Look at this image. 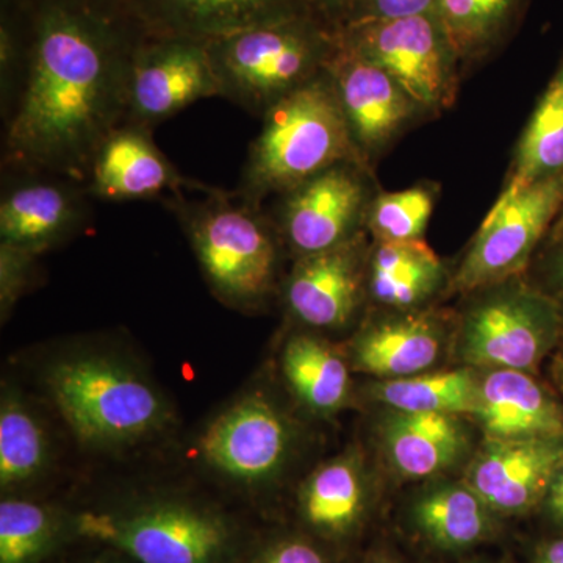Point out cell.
I'll return each mask as SVG.
<instances>
[{
  "label": "cell",
  "instance_id": "6da1fadb",
  "mask_svg": "<svg viewBox=\"0 0 563 563\" xmlns=\"http://www.w3.org/2000/svg\"><path fill=\"white\" fill-rule=\"evenodd\" d=\"M25 66L5 124V163L84 185L128 118L133 55L146 31L122 0H18Z\"/></svg>",
  "mask_w": 563,
  "mask_h": 563
},
{
  "label": "cell",
  "instance_id": "7a4b0ae2",
  "mask_svg": "<svg viewBox=\"0 0 563 563\" xmlns=\"http://www.w3.org/2000/svg\"><path fill=\"white\" fill-rule=\"evenodd\" d=\"M262 120L235 191L251 206L263 207L266 199L292 190L336 163L365 165L328 70L274 103Z\"/></svg>",
  "mask_w": 563,
  "mask_h": 563
},
{
  "label": "cell",
  "instance_id": "3957f363",
  "mask_svg": "<svg viewBox=\"0 0 563 563\" xmlns=\"http://www.w3.org/2000/svg\"><path fill=\"white\" fill-rule=\"evenodd\" d=\"M163 203L176 214L222 302L255 309L273 295L282 242L268 211L220 188H210L201 199L176 192Z\"/></svg>",
  "mask_w": 563,
  "mask_h": 563
},
{
  "label": "cell",
  "instance_id": "277c9868",
  "mask_svg": "<svg viewBox=\"0 0 563 563\" xmlns=\"http://www.w3.org/2000/svg\"><path fill=\"white\" fill-rule=\"evenodd\" d=\"M340 29L312 10L207 41L220 98L263 117L328 68Z\"/></svg>",
  "mask_w": 563,
  "mask_h": 563
},
{
  "label": "cell",
  "instance_id": "5b68a950",
  "mask_svg": "<svg viewBox=\"0 0 563 563\" xmlns=\"http://www.w3.org/2000/svg\"><path fill=\"white\" fill-rule=\"evenodd\" d=\"M47 390L81 443L128 446L161 432L168 404L143 376L103 355H80L55 363Z\"/></svg>",
  "mask_w": 563,
  "mask_h": 563
},
{
  "label": "cell",
  "instance_id": "8992f818",
  "mask_svg": "<svg viewBox=\"0 0 563 563\" xmlns=\"http://www.w3.org/2000/svg\"><path fill=\"white\" fill-rule=\"evenodd\" d=\"M74 531L136 563H231L236 531L218 510L162 499L111 510H87Z\"/></svg>",
  "mask_w": 563,
  "mask_h": 563
},
{
  "label": "cell",
  "instance_id": "52a82bcc",
  "mask_svg": "<svg viewBox=\"0 0 563 563\" xmlns=\"http://www.w3.org/2000/svg\"><path fill=\"white\" fill-rule=\"evenodd\" d=\"M459 321V355L472 368L533 373L563 339L558 303L526 276L474 291Z\"/></svg>",
  "mask_w": 563,
  "mask_h": 563
},
{
  "label": "cell",
  "instance_id": "ba28073f",
  "mask_svg": "<svg viewBox=\"0 0 563 563\" xmlns=\"http://www.w3.org/2000/svg\"><path fill=\"white\" fill-rule=\"evenodd\" d=\"M340 43L390 74L429 118L454 106L461 65L435 13L344 25Z\"/></svg>",
  "mask_w": 563,
  "mask_h": 563
},
{
  "label": "cell",
  "instance_id": "9c48e42d",
  "mask_svg": "<svg viewBox=\"0 0 563 563\" xmlns=\"http://www.w3.org/2000/svg\"><path fill=\"white\" fill-rule=\"evenodd\" d=\"M563 210V176L501 191L463 255L450 290L472 295L525 276Z\"/></svg>",
  "mask_w": 563,
  "mask_h": 563
},
{
  "label": "cell",
  "instance_id": "30bf717a",
  "mask_svg": "<svg viewBox=\"0 0 563 563\" xmlns=\"http://www.w3.org/2000/svg\"><path fill=\"white\" fill-rule=\"evenodd\" d=\"M377 188L373 169L342 162L277 196L269 217L295 258L340 246L365 229Z\"/></svg>",
  "mask_w": 563,
  "mask_h": 563
},
{
  "label": "cell",
  "instance_id": "8fae6325",
  "mask_svg": "<svg viewBox=\"0 0 563 563\" xmlns=\"http://www.w3.org/2000/svg\"><path fill=\"white\" fill-rule=\"evenodd\" d=\"M213 96L220 90L207 41L146 33L133 55L125 121L152 129Z\"/></svg>",
  "mask_w": 563,
  "mask_h": 563
},
{
  "label": "cell",
  "instance_id": "7c38bea8",
  "mask_svg": "<svg viewBox=\"0 0 563 563\" xmlns=\"http://www.w3.org/2000/svg\"><path fill=\"white\" fill-rule=\"evenodd\" d=\"M325 70L355 150L369 169L404 132L429 118L390 74L352 54L342 43Z\"/></svg>",
  "mask_w": 563,
  "mask_h": 563
},
{
  "label": "cell",
  "instance_id": "4fadbf2b",
  "mask_svg": "<svg viewBox=\"0 0 563 563\" xmlns=\"http://www.w3.org/2000/svg\"><path fill=\"white\" fill-rule=\"evenodd\" d=\"M203 461L244 485L269 483L290 457L292 429L261 393L244 396L211 422L201 437Z\"/></svg>",
  "mask_w": 563,
  "mask_h": 563
},
{
  "label": "cell",
  "instance_id": "5bb4252c",
  "mask_svg": "<svg viewBox=\"0 0 563 563\" xmlns=\"http://www.w3.org/2000/svg\"><path fill=\"white\" fill-rule=\"evenodd\" d=\"M369 239L363 229L340 246L295 258L284 285L285 303L295 320L318 331H335L357 317L368 301Z\"/></svg>",
  "mask_w": 563,
  "mask_h": 563
},
{
  "label": "cell",
  "instance_id": "9a60e30c",
  "mask_svg": "<svg viewBox=\"0 0 563 563\" xmlns=\"http://www.w3.org/2000/svg\"><path fill=\"white\" fill-rule=\"evenodd\" d=\"M563 468V437L485 440L465 483L496 515H523L542 506Z\"/></svg>",
  "mask_w": 563,
  "mask_h": 563
},
{
  "label": "cell",
  "instance_id": "2e32d148",
  "mask_svg": "<svg viewBox=\"0 0 563 563\" xmlns=\"http://www.w3.org/2000/svg\"><path fill=\"white\" fill-rule=\"evenodd\" d=\"M0 199V243L40 255L87 222L88 198L77 181L54 174L16 172Z\"/></svg>",
  "mask_w": 563,
  "mask_h": 563
},
{
  "label": "cell",
  "instance_id": "e0dca14e",
  "mask_svg": "<svg viewBox=\"0 0 563 563\" xmlns=\"http://www.w3.org/2000/svg\"><path fill=\"white\" fill-rule=\"evenodd\" d=\"M81 187L90 198L107 202L165 199L185 188L209 190V185L187 179L152 140V129L133 122L102 141Z\"/></svg>",
  "mask_w": 563,
  "mask_h": 563
},
{
  "label": "cell",
  "instance_id": "ac0fdd59",
  "mask_svg": "<svg viewBox=\"0 0 563 563\" xmlns=\"http://www.w3.org/2000/svg\"><path fill=\"white\" fill-rule=\"evenodd\" d=\"M383 312L384 317L366 322L352 342V369L380 380L431 372L446 347L451 314L433 307Z\"/></svg>",
  "mask_w": 563,
  "mask_h": 563
},
{
  "label": "cell",
  "instance_id": "d6986e66",
  "mask_svg": "<svg viewBox=\"0 0 563 563\" xmlns=\"http://www.w3.org/2000/svg\"><path fill=\"white\" fill-rule=\"evenodd\" d=\"M150 35L211 41L317 10L310 0H122ZM318 11V10H317Z\"/></svg>",
  "mask_w": 563,
  "mask_h": 563
},
{
  "label": "cell",
  "instance_id": "ffe728a7",
  "mask_svg": "<svg viewBox=\"0 0 563 563\" xmlns=\"http://www.w3.org/2000/svg\"><path fill=\"white\" fill-rule=\"evenodd\" d=\"M473 417L487 440L563 437V404L531 373L485 372Z\"/></svg>",
  "mask_w": 563,
  "mask_h": 563
},
{
  "label": "cell",
  "instance_id": "44dd1931",
  "mask_svg": "<svg viewBox=\"0 0 563 563\" xmlns=\"http://www.w3.org/2000/svg\"><path fill=\"white\" fill-rule=\"evenodd\" d=\"M451 276L424 240L373 242L366 266V299L379 310L426 309L450 288Z\"/></svg>",
  "mask_w": 563,
  "mask_h": 563
},
{
  "label": "cell",
  "instance_id": "7402d4cb",
  "mask_svg": "<svg viewBox=\"0 0 563 563\" xmlns=\"http://www.w3.org/2000/svg\"><path fill=\"white\" fill-rule=\"evenodd\" d=\"M379 431L388 461L407 479L439 476L468 451V433L454 415L391 410Z\"/></svg>",
  "mask_w": 563,
  "mask_h": 563
},
{
  "label": "cell",
  "instance_id": "603a6c76",
  "mask_svg": "<svg viewBox=\"0 0 563 563\" xmlns=\"http://www.w3.org/2000/svg\"><path fill=\"white\" fill-rule=\"evenodd\" d=\"M366 499V476L361 459L343 454L322 463L307 477L299 493V512L318 536L339 540L361 526Z\"/></svg>",
  "mask_w": 563,
  "mask_h": 563
},
{
  "label": "cell",
  "instance_id": "cb8c5ba5",
  "mask_svg": "<svg viewBox=\"0 0 563 563\" xmlns=\"http://www.w3.org/2000/svg\"><path fill=\"white\" fill-rule=\"evenodd\" d=\"M496 517L465 481L439 485L413 506L417 528L443 550H465L490 539L496 531Z\"/></svg>",
  "mask_w": 563,
  "mask_h": 563
},
{
  "label": "cell",
  "instance_id": "d4e9b609",
  "mask_svg": "<svg viewBox=\"0 0 563 563\" xmlns=\"http://www.w3.org/2000/svg\"><path fill=\"white\" fill-rule=\"evenodd\" d=\"M282 372L296 398L314 413L339 412L350 401V365L320 336H290L282 352Z\"/></svg>",
  "mask_w": 563,
  "mask_h": 563
},
{
  "label": "cell",
  "instance_id": "484cf974",
  "mask_svg": "<svg viewBox=\"0 0 563 563\" xmlns=\"http://www.w3.org/2000/svg\"><path fill=\"white\" fill-rule=\"evenodd\" d=\"M528 0H437L435 14L459 65L484 60L509 38Z\"/></svg>",
  "mask_w": 563,
  "mask_h": 563
},
{
  "label": "cell",
  "instance_id": "4316f807",
  "mask_svg": "<svg viewBox=\"0 0 563 563\" xmlns=\"http://www.w3.org/2000/svg\"><path fill=\"white\" fill-rule=\"evenodd\" d=\"M481 376L472 366L426 372L373 385L376 401L391 410L413 413L474 415L479 399Z\"/></svg>",
  "mask_w": 563,
  "mask_h": 563
},
{
  "label": "cell",
  "instance_id": "83f0119b",
  "mask_svg": "<svg viewBox=\"0 0 563 563\" xmlns=\"http://www.w3.org/2000/svg\"><path fill=\"white\" fill-rule=\"evenodd\" d=\"M563 176V63L526 125L503 191Z\"/></svg>",
  "mask_w": 563,
  "mask_h": 563
},
{
  "label": "cell",
  "instance_id": "f1b7e54d",
  "mask_svg": "<svg viewBox=\"0 0 563 563\" xmlns=\"http://www.w3.org/2000/svg\"><path fill=\"white\" fill-rule=\"evenodd\" d=\"M51 448L38 417L20 396L3 395L0 407V485L2 490L38 479L49 465Z\"/></svg>",
  "mask_w": 563,
  "mask_h": 563
},
{
  "label": "cell",
  "instance_id": "f546056e",
  "mask_svg": "<svg viewBox=\"0 0 563 563\" xmlns=\"http://www.w3.org/2000/svg\"><path fill=\"white\" fill-rule=\"evenodd\" d=\"M60 532L57 514L29 499L0 504V563H40L51 553Z\"/></svg>",
  "mask_w": 563,
  "mask_h": 563
},
{
  "label": "cell",
  "instance_id": "4dcf8cb0",
  "mask_svg": "<svg viewBox=\"0 0 563 563\" xmlns=\"http://www.w3.org/2000/svg\"><path fill=\"white\" fill-rule=\"evenodd\" d=\"M435 202L433 184L415 185L402 191L377 190L366 211V232L373 242L422 240Z\"/></svg>",
  "mask_w": 563,
  "mask_h": 563
},
{
  "label": "cell",
  "instance_id": "1f68e13d",
  "mask_svg": "<svg viewBox=\"0 0 563 563\" xmlns=\"http://www.w3.org/2000/svg\"><path fill=\"white\" fill-rule=\"evenodd\" d=\"M24 66L25 46L20 9L18 2L3 0L0 21V91L3 117H7V120L20 96Z\"/></svg>",
  "mask_w": 563,
  "mask_h": 563
},
{
  "label": "cell",
  "instance_id": "d6a6232c",
  "mask_svg": "<svg viewBox=\"0 0 563 563\" xmlns=\"http://www.w3.org/2000/svg\"><path fill=\"white\" fill-rule=\"evenodd\" d=\"M531 284L547 292L563 314V210L533 255L525 274Z\"/></svg>",
  "mask_w": 563,
  "mask_h": 563
},
{
  "label": "cell",
  "instance_id": "836d02e7",
  "mask_svg": "<svg viewBox=\"0 0 563 563\" xmlns=\"http://www.w3.org/2000/svg\"><path fill=\"white\" fill-rule=\"evenodd\" d=\"M35 258L32 252L0 243V310L3 318L31 285Z\"/></svg>",
  "mask_w": 563,
  "mask_h": 563
},
{
  "label": "cell",
  "instance_id": "e575fe53",
  "mask_svg": "<svg viewBox=\"0 0 563 563\" xmlns=\"http://www.w3.org/2000/svg\"><path fill=\"white\" fill-rule=\"evenodd\" d=\"M435 5L437 0H351L342 27L358 22L435 13Z\"/></svg>",
  "mask_w": 563,
  "mask_h": 563
},
{
  "label": "cell",
  "instance_id": "d590c367",
  "mask_svg": "<svg viewBox=\"0 0 563 563\" xmlns=\"http://www.w3.org/2000/svg\"><path fill=\"white\" fill-rule=\"evenodd\" d=\"M251 563H329L312 543L301 539H282L266 547Z\"/></svg>",
  "mask_w": 563,
  "mask_h": 563
},
{
  "label": "cell",
  "instance_id": "8d00e7d4",
  "mask_svg": "<svg viewBox=\"0 0 563 563\" xmlns=\"http://www.w3.org/2000/svg\"><path fill=\"white\" fill-rule=\"evenodd\" d=\"M542 506L547 509V514L550 515L551 520H553L559 528L563 529V468L561 473L555 476L554 483L551 485L550 492H548Z\"/></svg>",
  "mask_w": 563,
  "mask_h": 563
},
{
  "label": "cell",
  "instance_id": "74e56055",
  "mask_svg": "<svg viewBox=\"0 0 563 563\" xmlns=\"http://www.w3.org/2000/svg\"><path fill=\"white\" fill-rule=\"evenodd\" d=\"M314 9L320 11L325 20L332 22L336 27H342L344 16H346L347 7L351 0H310Z\"/></svg>",
  "mask_w": 563,
  "mask_h": 563
},
{
  "label": "cell",
  "instance_id": "f35d334b",
  "mask_svg": "<svg viewBox=\"0 0 563 563\" xmlns=\"http://www.w3.org/2000/svg\"><path fill=\"white\" fill-rule=\"evenodd\" d=\"M533 563H563V536L543 543L537 550Z\"/></svg>",
  "mask_w": 563,
  "mask_h": 563
},
{
  "label": "cell",
  "instance_id": "ab89813d",
  "mask_svg": "<svg viewBox=\"0 0 563 563\" xmlns=\"http://www.w3.org/2000/svg\"><path fill=\"white\" fill-rule=\"evenodd\" d=\"M558 350V355H555L554 358L553 372L555 380H558V384L561 385L563 390V339L561 344H559Z\"/></svg>",
  "mask_w": 563,
  "mask_h": 563
},
{
  "label": "cell",
  "instance_id": "60d3db41",
  "mask_svg": "<svg viewBox=\"0 0 563 563\" xmlns=\"http://www.w3.org/2000/svg\"><path fill=\"white\" fill-rule=\"evenodd\" d=\"M87 563H124L120 561L118 558H101L96 559V561L87 562Z\"/></svg>",
  "mask_w": 563,
  "mask_h": 563
},
{
  "label": "cell",
  "instance_id": "b9f144b4",
  "mask_svg": "<svg viewBox=\"0 0 563 563\" xmlns=\"http://www.w3.org/2000/svg\"><path fill=\"white\" fill-rule=\"evenodd\" d=\"M368 563H396L391 561V559L385 558V555H377V558H373Z\"/></svg>",
  "mask_w": 563,
  "mask_h": 563
}]
</instances>
